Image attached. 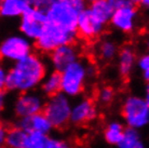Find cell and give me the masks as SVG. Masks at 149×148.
Segmentation results:
<instances>
[{
	"label": "cell",
	"mask_w": 149,
	"mask_h": 148,
	"mask_svg": "<svg viewBox=\"0 0 149 148\" xmlns=\"http://www.w3.org/2000/svg\"><path fill=\"white\" fill-rule=\"evenodd\" d=\"M143 79H144V80L147 82V84H148L149 83V71L143 73Z\"/></svg>",
	"instance_id": "obj_33"
},
{
	"label": "cell",
	"mask_w": 149,
	"mask_h": 148,
	"mask_svg": "<svg viewBox=\"0 0 149 148\" xmlns=\"http://www.w3.org/2000/svg\"><path fill=\"white\" fill-rule=\"evenodd\" d=\"M34 45L25 36L13 35L6 38L0 45V55L3 59L17 63L33 53Z\"/></svg>",
	"instance_id": "obj_8"
},
{
	"label": "cell",
	"mask_w": 149,
	"mask_h": 148,
	"mask_svg": "<svg viewBox=\"0 0 149 148\" xmlns=\"http://www.w3.org/2000/svg\"><path fill=\"white\" fill-rule=\"evenodd\" d=\"M148 50H149V41H148Z\"/></svg>",
	"instance_id": "obj_37"
},
{
	"label": "cell",
	"mask_w": 149,
	"mask_h": 148,
	"mask_svg": "<svg viewBox=\"0 0 149 148\" xmlns=\"http://www.w3.org/2000/svg\"><path fill=\"white\" fill-rule=\"evenodd\" d=\"M71 110L72 106L69 96L63 92H60L53 96H50L49 101L45 104L42 112L48 117L53 128L61 129L70 121Z\"/></svg>",
	"instance_id": "obj_5"
},
{
	"label": "cell",
	"mask_w": 149,
	"mask_h": 148,
	"mask_svg": "<svg viewBox=\"0 0 149 148\" xmlns=\"http://www.w3.org/2000/svg\"><path fill=\"white\" fill-rule=\"evenodd\" d=\"M137 67L142 73L149 71V53H145L137 59Z\"/></svg>",
	"instance_id": "obj_27"
},
{
	"label": "cell",
	"mask_w": 149,
	"mask_h": 148,
	"mask_svg": "<svg viewBox=\"0 0 149 148\" xmlns=\"http://www.w3.org/2000/svg\"><path fill=\"white\" fill-rule=\"evenodd\" d=\"M43 102L35 93H22L14 104V111L19 118H28L43 111Z\"/></svg>",
	"instance_id": "obj_11"
},
{
	"label": "cell",
	"mask_w": 149,
	"mask_h": 148,
	"mask_svg": "<svg viewBox=\"0 0 149 148\" xmlns=\"http://www.w3.org/2000/svg\"><path fill=\"white\" fill-rule=\"evenodd\" d=\"M142 6L144 8H146L147 10H149V0H144V2H143Z\"/></svg>",
	"instance_id": "obj_35"
},
{
	"label": "cell",
	"mask_w": 149,
	"mask_h": 148,
	"mask_svg": "<svg viewBox=\"0 0 149 148\" xmlns=\"http://www.w3.org/2000/svg\"><path fill=\"white\" fill-rule=\"evenodd\" d=\"M86 2H89L90 4H92L93 2H95V1H97V0H84Z\"/></svg>",
	"instance_id": "obj_36"
},
{
	"label": "cell",
	"mask_w": 149,
	"mask_h": 148,
	"mask_svg": "<svg viewBox=\"0 0 149 148\" xmlns=\"http://www.w3.org/2000/svg\"><path fill=\"white\" fill-rule=\"evenodd\" d=\"M45 13L49 23L58 26L67 31L77 34L80 12L67 0L51 3Z\"/></svg>",
	"instance_id": "obj_2"
},
{
	"label": "cell",
	"mask_w": 149,
	"mask_h": 148,
	"mask_svg": "<svg viewBox=\"0 0 149 148\" xmlns=\"http://www.w3.org/2000/svg\"><path fill=\"white\" fill-rule=\"evenodd\" d=\"M62 92L67 96H77L84 90L88 75V65L78 59L62 73Z\"/></svg>",
	"instance_id": "obj_4"
},
{
	"label": "cell",
	"mask_w": 149,
	"mask_h": 148,
	"mask_svg": "<svg viewBox=\"0 0 149 148\" xmlns=\"http://www.w3.org/2000/svg\"><path fill=\"white\" fill-rule=\"evenodd\" d=\"M27 8L28 6L23 0H0V14L6 19L22 16Z\"/></svg>",
	"instance_id": "obj_17"
},
{
	"label": "cell",
	"mask_w": 149,
	"mask_h": 148,
	"mask_svg": "<svg viewBox=\"0 0 149 148\" xmlns=\"http://www.w3.org/2000/svg\"><path fill=\"white\" fill-rule=\"evenodd\" d=\"M122 116L129 128L142 129L149 123V105L144 97L131 95L122 105Z\"/></svg>",
	"instance_id": "obj_6"
},
{
	"label": "cell",
	"mask_w": 149,
	"mask_h": 148,
	"mask_svg": "<svg viewBox=\"0 0 149 148\" xmlns=\"http://www.w3.org/2000/svg\"><path fill=\"white\" fill-rule=\"evenodd\" d=\"M89 9L91 10L92 14L104 25L110 23L115 12V7L109 0H97L92 4H90Z\"/></svg>",
	"instance_id": "obj_16"
},
{
	"label": "cell",
	"mask_w": 149,
	"mask_h": 148,
	"mask_svg": "<svg viewBox=\"0 0 149 148\" xmlns=\"http://www.w3.org/2000/svg\"><path fill=\"white\" fill-rule=\"evenodd\" d=\"M124 132H125V130L123 129L121 123L117 122V121L110 122L108 126H106V129H105V132H104L105 140L109 144L118 145L119 146V144L123 140Z\"/></svg>",
	"instance_id": "obj_21"
},
{
	"label": "cell",
	"mask_w": 149,
	"mask_h": 148,
	"mask_svg": "<svg viewBox=\"0 0 149 148\" xmlns=\"http://www.w3.org/2000/svg\"><path fill=\"white\" fill-rule=\"evenodd\" d=\"M50 137L45 134L30 132L27 133L24 148H47Z\"/></svg>",
	"instance_id": "obj_23"
},
{
	"label": "cell",
	"mask_w": 149,
	"mask_h": 148,
	"mask_svg": "<svg viewBox=\"0 0 149 148\" xmlns=\"http://www.w3.org/2000/svg\"><path fill=\"white\" fill-rule=\"evenodd\" d=\"M6 135H7V130H4L3 128H1V130H0V142H1V143H4Z\"/></svg>",
	"instance_id": "obj_31"
},
{
	"label": "cell",
	"mask_w": 149,
	"mask_h": 148,
	"mask_svg": "<svg viewBox=\"0 0 149 148\" xmlns=\"http://www.w3.org/2000/svg\"><path fill=\"white\" fill-rule=\"evenodd\" d=\"M130 1L134 4V6H137V4H143V2H144V0H130Z\"/></svg>",
	"instance_id": "obj_34"
},
{
	"label": "cell",
	"mask_w": 149,
	"mask_h": 148,
	"mask_svg": "<svg viewBox=\"0 0 149 148\" xmlns=\"http://www.w3.org/2000/svg\"><path fill=\"white\" fill-rule=\"evenodd\" d=\"M47 67L43 59L36 53H31L8 71L6 89L9 91L26 93L43 82Z\"/></svg>",
	"instance_id": "obj_1"
},
{
	"label": "cell",
	"mask_w": 149,
	"mask_h": 148,
	"mask_svg": "<svg viewBox=\"0 0 149 148\" xmlns=\"http://www.w3.org/2000/svg\"><path fill=\"white\" fill-rule=\"evenodd\" d=\"M28 7L37 8L39 10L47 12L48 8L50 7V2L49 0H23Z\"/></svg>",
	"instance_id": "obj_25"
},
{
	"label": "cell",
	"mask_w": 149,
	"mask_h": 148,
	"mask_svg": "<svg viewBox=\"0 0 149 148\" xmlns=\"http://www.w3.org/2000/svg\"><path fill=\"white\" fill-rule=\"evenodd\" d=\"M80 50L74 43L62 45L50 53V61L55 71L62 73L70 64L79 59Z\"/></svg>",
	"instance_id": "obj_12"
},
{
	"label": "cell",
	"mask_w": 149,
	"mask_h": 148,
	"mask_svg": "<svg viewBox=\"0 0 149 148\" xmlns=\"http://www.w3.org/2000/svg\"><path fill=\"white\" fill-rule=\"evenodd\" d=\"M119 148H145L141 135L137 130L127 128L125 129L122 142L118 146Z\"/></svg>",
	"instance_id": "obj_22"
},
{
	"label": "cell",
	"mask_w": 149,
	"mask_h": 148,
	"mask_svg": "<svg viewBox=\"0 0 149 148\" xmlns=\"http://www.w3.org/2000/svg\"><path fill=\"white\" fill-rule=\"evenodd\" d=\"M113 96H115V92L110 87H104L98 92V100L103 104H109L113 100Z\"/></svg>",
	"instance_id": "obj_24"
},
{
	"label": "cell",
	"mask_w": 149,
	"mask_h": 148,
	"mask_svg": "<svg viewBox=\"0 0 149 148\" xmlns=\"http://www.w3.org/2000/svg\"><path fill=\"white\" fill-rule=\"evenodd\" d=\"M95 51L97 53V56L103 61V62H111L115 59L117 54H119V48L112 39L105 38L101 39L97 42V45L95 48Z\"/></svg>",
	"instance_id": "obj_18"
},
{
	"label": "cell",
	"mask_w": 149,
	"mask_h": 148,
	"mask_svg": "<svg viewBox=\"0 0 149 148\" xmlns=\"http://www.w3.org/2000/svg\"><path fill=\"white\" fill-rule=\"evenodd\" d=\"M110 2L112 3V6L115 7V9L116 8H118V7H120V6H122L123 3H125L127 0H109Z\"/></svg>",
	"instance_id": "obj_30"
},
{
	"label": "cell",
	"mask_w": 149,
	"mask_h": 148,
	"mask_svg": "<svg viewBox=\"0 0 149 148\" xmlns=\"http://www.w3.org/2000/svg\"><path fill=\"white\" fill-rule=\"evenodd\" d=\"M68 2H70L79 12H82L83 10H86V1L84 0H67Z\"/></svg>",
	"instance_id": "obj_28"
},
{
	"label": "cell",
	"mask_w": 149,
	"mask_h": 148,
	"mask_svg": "<svg viewBox=\"0 0 149 148\" xmlns=\"http://www.w3.org/2000/svg\"><path fill=\"white\" fill-rule=\"evenodd\" d=\"M47 148H71V147L67 142L63 141V140L54 138V137H50V138H49Z\"/></svg>",
	"instance_id": "obj_26"
},
{
	"label": "cell",
	"mask_w": 149,
	"mask_h": 148,
	"mask_svg": "<svg viewBox=\"0 0 149 148\" xmlns=\"http://www.w3.org/2000/svg\"><path fill=\"white\" fill-rule=\"evenodd\" d=\"M77 36V34L67 31L48 22L41 37L35 41V47L42 53H52L62 45L74 43Z\"/></svg>",
	"instance_id": "obj_3"
},
{
	"label": "cell",
	"mask_w": 149,
	"mask_h": 148,
	"mask_svg": "<svg viewBox=\"0 0 149 148\" xmlns=\"http://www.w3.org/2000/svg\"><path fill=\"white\" fill-rule=\"evenodd\" d=\"M137 20L136 6L127 0L122 6L116 8L110 21V25L120 33L130 34L134 31Z\"/></svg>",
	"instance_id": "obj_10"
},
{
	"label": "cell",
	"mask_w": 149,
	"mask_h": 148,
	"mask_svg": "<svg viewBox=\"0 0 149 148\" xmlns=\"http://www.w3.org/2000/svg\"><path fill=\"white\" fill-rule=\"evenodd\" d=\"M47 24L48 17L45 11L34 7H28L25 13L21 16L19 30L23 36L29 40L37 41L41 37Z\"/></svg>",
	"instance_id": "obj_7"
},
{
	"label": "cell",
	"mask_w": 149,
	"mask_h": 148,
	"mask_svg": "<svg viewBox=\"0 0 149 148\" xmlns=\"http://www.w3.org/2000/svg\"><path fill=\"white\" fill-rule=\"evenodd\" d=\"M27 133L19 126H14L7 130V135L3 144L7 148H24Z\"/></svg>",
	"instance_id": "obj_19"
},
{
	"label": "cell",
	"mask_w": 149,
	"mask_h": 148,
	"mask_svg": "<svg viewBox=\"0 0 149 148\" xmlns=\"http://www.w3.org/2000/svg\"><path fill=\"white\" fill-rule=\"evenodd\" d=\"M135 64H137L135 50L131 45H124L118 54V71L120 76L127 78L131 75Z\"/></svg>",
	"instance_id": "obj_15"
},
{
	"label": "cell",
	"mask_w": 149,
	"mask_h": 148,
	"mask_svg": "<svg viewBox=\"0 0 149 148\" xmlns=\"http://www.w3.org/2000/svg\"><path fill=\"white\" fill-rule=\"evenodd\" d=\"M96 108L92 101L84 98L77 102L72 106L70 121L74 124H83L95 118Z\"/></svg>",
	"instance_id": "obj_14"
},
{
	"label": "cell",
	"mask_w": 149,
	"mask_h": 148,
	"mask_svg": "<svg viewBox=\"0 0 149 148\" xmlns=\"http://www.w3.org/2000/svg\"><path fill=\"white\" fill-rule=\"evenodd\" d=\"M7 78H8V71H6L4 68H1V69H0V85H1L2 89L6 87Z\"/></svg>",
	"instance_id": "obj_29"
},
{
	"label": "cell",
	"mask_w": 149,
	"mask_h": 148,
	"mask_svg": "<svg viewBox=\"0 0 149 148\" xmlns=\"http://www.w3.org/2000/svg\"><path fill=\"white\" fill-rule=\"evenodd\" d=\"M17 126L24 130L26 133L36 132L48 135L51 129L53 128L52 123L50 122L48 117L43 112H39L37 115H34L28 118H22L19 121Z\"/></svg>",
	"instance_id": "obj_13"
},
{
	"label": "cell",
	"mask_w": 149,
	"mask_h": 148,
	"mask_svg": "<svg viewBox=\"0 0 149 148\" xmlns=\"http://www.w3.org/2000/svg\"><path fill=\"white\" fill-rule=\"evenodd\" d=\"M42 91L49 96H53L62 91V76L58 71H53L45 78L42 82Z\"/></svg>",
	"instance_id": "obj_20"
},
{
	"label": "cell",
	"mask_w": 149,
	"mask_h": 148,
	"mask_svg": "<svg viewBox=\"0 0 149 148\" xmlns=\"http://www.w3.org/2000/svg\"><path fill=\"white\" fill-rule=\"evenodd\" d=\"M144 98H145L146 103L149 105V83L147 84V87H146V90H145V96H144Z\"/></svg>",
	"instance_id": "obj_32"
},
{
	"label": "cell",
	"mask_w": 149,
	"mask_h": 148,
	"mask_svg": "<svg viewBox=\"0 0 149 148\" xmlns=\"http://www.w3.org/2000/svg\"><path fill=\"white\" fill-rule=\"evenodd\" d=\"M106 25L101 23L92 14L89 8L80 12L77 26V35L88 42H93L102 37Z\"/></svg>",
	"instance_id": "obj_9"
}]
</instances>
